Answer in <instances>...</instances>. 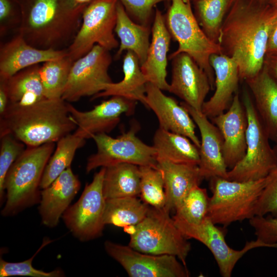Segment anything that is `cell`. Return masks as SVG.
I'll use <instances>...</instances> for the list:
<instances>
[{"mask_svg":"<svg viewBox=\"0 0 277 277\" xmlns=\"http://www.w3.org/2000/svg\"><path fill=\"white\" fill-rule=\"evenodd\" d=\"M151 41L146 59L141 66L146 80L162 90L169 91L166 80L167 53L171 36L167 27L165 15L156 8L151 28Z\"/></svg>","mask_w":277,"mask_h":277,"instance_id":"cell-23","label":"cell"},{"mask_svg":"<svg viewBox=\"0 0 277 277\" xmlns=\"http://www.w3.org/2000/svg\"><path fill=\"white\" fill-rule=\"evenodd\" d=\"M105 168L103 184L105 200L140 194L141 174L138 166L120 163Z\"/></svg>","mask_w":277,"mask_h":277,"instance_id":"cell-29","label":"cell"},{"mask_svg":"<svg viewBox=\"0 0 277 277\" xmlns=\"http://www.w3.org/2000/svg\"><path fill=\"white\" fill-rule=\"evenodd\" d=\"M269 3L273 6L277 7V0H269Z\"/></svg>","mask_w":277,"mask_h":277,"instance_id":"cell-47","label":"cell"},{"mask_svg":"<svg viewBox=\"0 0 277 277\" xmlns=\"http://www.w3.org/2000/svg\"><path fill=\"white\" fill-rule=\"evenodd\" d=\"M74 2L78 4H88L92 0H73Z\"/></svg>","mask_w":277,"mask_h":277,"instance_id":"cell-46","label":"cell"},{"mask_svg":"<svg viewBox=\"0 0 277 277\" xmlns=\"http://www.w3.org/2000/svg\"><path fill=\"white\" fill-rule=\"evenodd\" d=\"M124 77L117 83L107 84L104 90L92 96V100L106 96H118L140 102L146 107V86L148 83L142 71L137 56L128 51L123 63Z\"/></svg>","mask_w":277,"mask_h":277,"instance_id":"cell-26","label":"cell"},{"mask_svg":"<svg viewBox=\"0 0 277 277\" xmlns=\"http://www.w3.org/2000/svg\"><path fill=\"white\" fill-rule=\"evenodd\" d=\"M138 127L134 125L115 138L107 133L94 135L92 138L96 144V152L88 157L86 172L120 163L157 168L156 150L153 146L145 144L136 136Z\"/></svg>","mask_w":277,"mask_h":277,"instance_id":"cell-9","label":"cell"},{"mask_svg":"<svg viewBox=\"0 0 277 277\" xmlns=\"http://www.w3.org/2000/svg\"><path fill=\"white\" fill-rule=\"evenodd\" d=\"M253 228L256 239L277 248V217L271 215H255L249 220Z\"/></svg>","mask_w":277,"mask_h":277,"instance_id":"cell-40","label":"cell"},{"mask_svg":"<svg viewBox=\"0 0 277 277\" xmlns=\"http://www.w3.org/2000/svg\"><path fill=\"white\" fill-rule=\"evenodd\" d=\"M209 180L212 196L207 216L214 224L226 227L255 215V206L267 178L239 182L216 176Z\"/></svg>","mask_w":277,"mask_h":277,"instance_id":"cell-6","label":"cell"},{"mask_svg":"<svg viewBox=\"0 0 277 277\" xmlns=\"http://www.w3.org/2000/svg\"><path fill=\"white\" fill-rule=\"evenodd\" d=\"M40 66L39 64L30 66L5 79L8 104H30L46 98L39 75Z\"/></svg>","mask_w":277,"mask_h":277,"instance_id":"cell-30","label":"cell"},{"mask_svg":"<svg viewBox=\"0 0 277 277\" xmlns=\"http://www.w3.org/2000/svg\"><path fill=\"white\" fill-rule=\"evenodd\" d=\"M162 91L154 85L147 83L146 107L156 115L159 127L187 137L199 148L201 141L195 133V124L189 113Z\"/></svg>","mask_w":277,"mask_h":277,"instance_id":"cell-19","label":"cell"},{"mask_svg":"<svg viewBox=\"0 0 277 277\" xmlns=\"http://www.w3.org/2000/svg\"><path fill=\"white\" fill-rule=\"evenodd\" d=\"M234 0H198L195 3V17L205 34L218 44L224 18Z\"/></svg>","mask_w":277,"mask_h":277,"instance_id":"cell-33","label":"cell"},{"mask_svg":"<svg viewBox=\"0 0 277 277\" xmlns=\"http://www.w3.org/2000/svg\"><path fill=\"white\" fill-rule=\"evenodd\" d=\"M139 167L141 174L140 194L143 201L154 208H165L166 194L161 172L150 166Z\"/></svg>","mask_w":277,"mask_h":277,"instance_id":"cell-35","label":"cell"},{"mask_svg":"<svg viewBox=\"0 0 277 277\" xmlns=\"http://www.w3.org/2000/svg\"><path fill=\"white\" fill-rule=\"evenodd\" d=\"M9 103L8 90L5 79L0 78V115L5 112Z\"/></svg>","mask_w":277,"mask_h":277,"instance_id":"cell-44","label":"cell"},{"mask_svg":"<svg viewBox=\"0 0 277 277\" xmlns=\"http://www.w3.org/2000/svg\"><path fill=\"white\" fill-rule=\"evenodd\" d=\"M63 98H44L30 104H8L0 118V136L10 134L26 146L57 143L76 125Z\"/></svg>","mask_w":277,"mask_h":277,"instance_id":"cell-3","label":"cell"},{"mask_svg":"<svg viewBox=\"0 0 277 277\" xmlns=\"http://www.w3.org/2000/svg\"><path fill=\"white\" fill-rule=\"evenodd\" d=\"M264 64L277 82V55L265 56Z\"/></svg>","mask_w":277,"mask_h":277,"instance_id":"cell-45","label":"cell"},{"mask_svg":"<svg viewBox=\"0 0 277 277\" xmlns=\"http://www.w3.org/2000/svg\"><path fill=\"white\" fill-rule=\"evenodd\" d=\"M81 186L77 176L69 167L41 191L38 211L44 225L53 228L58 225Z\"/></svg>","mask_w":277,"mask_h":277,"instance_id":"cell-21","label":"cell"},{"mask_svg":"<svg viewBox=\"0 0 277 277\" xmlns=\"http://www.w3.org/2000/svg\"><path fill=\"white\" fill-rule=\"evenodd\" d=\"M181 104L188 111L201 134L199 167L204 179L227 177L228 170L223 156L224 140L218 128L202 112L184 102Z\"/></svg>","mask_w":277,"mask_h":277,"instance_id":"cell-18","label":"cell"},{"mask_svg":"<svg viewBox=\"0 0 277 277\" xmlns=\"http://www.w3.org/2000/svg\"><path fill=\"white\" fill-rule=\"evenodd\" d=\"M172 218L176 226L186 239L197 240L209 249L223 277H230L238 262L250 250L260 247L272 248L256 239L246 242L242 249L235 250L227 244L224 231L207 216L198 224L189 223L174 216Z\"/></svg>","mask_w":277,"mask_h":277,"instance_id":"cell-12","label":"cell"},{"mask_svg":"<svg viewBox=\"0 0 277 277\" xmlns=\"http://www.w3.org/2000/svg\"><path fill=\"white\" fill-rule=\"evenodd\" d=\"M95 45L86 55L75 61L62 98L75 102L85 96H93L112 82L108 74L112 62L109 52Z\"/></svg>","mask_w":277,"mask_h":277,"instance_id":"cell-13","label":"cell"},{"mask_svg":"<svg viewBox=\"0 0 277 277\" xmlns=\"http://www.w3.org/2000/svg\"><path fill=\"white\" fill-rule=\"evenodd\" d=\"M68 55L67 50L40 49L29 45L19 33L0 48V78L8 79L30 66Z\"/></svg>","mask_w":277,"mask_h":277,"instance_id":"cell-22","label":"cell"},{"mask_svg":"<svg viewBox=\"0 0 277 277\" xmlns=\"http://www.w3.org/2000/svg\"><path fill=\"white\" fill-rule=\"evenodd\" d=\"M277 55V19L273 24L268 38L266 56Z\"/></svg>","mask_w":277,"mask_h":277,"instance_id":"cell-42","label":"cell"},{"mask_svg":"<svg viewBox=\"0 0 277 277\" xmlns=\"http://www.w3.org/2000/svg\"><path fill=\"white\" fill-rule=\"evenodd\" d=\"M210 119L222 135L224 161L231 169L244 157L247 146V118L238 92L226 112Z\"/></svg>","mask_w":277,"mask_h":277,"instance_id":"cell-17","label":"cell"},{"mask_svg":"<svg viewBox=\"0 0 277 277\" xmlns=\"http://www.w3.org/2000/svg\"><path fill=\"white\" fill-rule=\"evenodd\" d=\"M86 140L74 132L61 138L57 142L44 171L40 188L48 187L64 170L69 167L77 149L84 146Z\"/></svg>","mask_w":277,"mask_h":277,"instance_id":"cell-32","label":"cell"},{"mask_svg":"<svg viewBox=\"0 0 277 277\" xmlns=\"http://www.w3.org/2000/svg\"><path fill=\"white\" fill-rule=\"evenodd\" d=\"M55 150V143L27 148L9 169L4 182V216L14 215L39 203L40 183L46 166Z\"/></svg>","mask_w":277,"mask_h":277,"instance_id":"cell-4","label":"cell"},{"mask_svg":"<svg viewBox=\"0 0 277 277\" xmlns=\"http://www.w3.org/2000/svg\"><path fill=\"white\" fill-rule=\"evenodd\" d=\"M114 32L120 39L115 54L117 58L124 51L133 52L138 57L141 66L145 62L150 46V26L135 22L127 14L118 1L116 8V21Z\"/></svg>","mask_w":277,"mask_h":277,"instance_id":"cell-27","label":"cell"},{"mask_svg":"<svg viewBox=\"0 0 277 277\" xmlns=\"http://www.w3.org/2000/svg\"><path fill=\"white\" fill-rule=\"evenodd\" d=\"M107 254L120 263L130 277H188L187 267L173 255L142 253L125 246L106 241Z\"/></svg>","mask_w":277,"mask_h":277,"instance_id":"cell-14","label":"cell"},{"mask_svg":"<svg viewBox=\"0 0 277 277\" xmlns=\"http://www.w3.org/2000/svg\"><path fill=\"white\" fill-rule=\"evenodd\" d=\"M12 6L10 0H0L1 28L7 23L12 16Z\"/></svg>","mask_w":277,"mask_h":277,"instance_id":"cell-43","label":"cell"},{"mask_svg":"<svg viewBox=\"0 0 277 277\" xmlns=\"http://www.w3.org/2000/svg\"><path fill=\"white\" fill-rule=\"evenodd\" d=\"M74 62L67 55L41 65L39 75L46 98H62Z\"/></svg>","mask_w":277,"mask_h":277,"instance_id":"cell-34","label":"cell"},{"mask_svg":"<svg viewBox=\"0 0 277 277\" xmlns=\"http://www.w3.org/2000/svg\"><path fill=\"white\" fill-rule=\"evenodd\" d=\"M169 59L171 60L172 76L168 91L202 112L206 97L212 89L207 73L186 53H179Z\"/></svg>","mask_w":277,"mask_h":277,"instance_id":"cell-16","label":"cell"},{"mask_svg":"<svg viewBox=\"0 0 277 277\" xmlns=\"http://www.w3.org/2000/svg\"><path fill=\"white\" fill-rule=\"evenodd\" d=\"M242 100L247 118L246 153L228 171L227 179L255 181L266 177L277 167V159L247 86L243 88Z\"/></svg>","mask_w":277,"mask_h":277,"instance_id":"cell-7","label":"cell"},{"mask_svg":"<svg viewBox=\"0 0 277 277\" xmlns=\"http://www.w3.org/2000/svg\"><path fill=\"white\" fill-rule=\"evenodd\" d=\"M260 2H263V3H268L269 0H258Z\"/></svg>","mask_w":277,"mask_h":277,"instance_id":"cell-49","label":"cell"},{"mask_svg":"<svg viewBox=\"0 0 277 277\" xmlns=\"http://www.w3.org/2000/svg\"><path fill=\"white\" fill-rule=\"evenodd\" d=\"M210 63L214 73L215 91L210 99L204 102L202 112L211 118L228 109L238 92L241 80L238 65L228 56L213 54L210 57Z\"/></svg>","mask_w":277,"mask_h":277,"instance_id":"cell-20","label":"cell"},{"mask_svg":"<svg viewBox=\"0 0 277 277\" xmlns=\"http://www.w3.org/2000/svg\"><path fill=\"white\" fill-rule=\"evenodd\" d=\"M275 143H276V144L273 147V148L274 151L275 152V155H276V159H277V142H275Z\"/></svg>","mask_w":277,"mask_h":277,"instance_id":"cell-48","label":"cell"},{"mask_svg":"<svg viewBox=\"0 0 277 277\" xmlns=\"http://www.w3.org/2000/svg\"><path fill=\"white\" fill-rule=\"evenodd\" d=\"M277 7L258 0H234L223 22L218 41L221 53L233 59L241 81L262 69Z\"/></svg>","mask_w":277,"mask_h":277,"instance_id":"cell-1","label":"cell"},{"mask_svg":"<svg viewBox=\"0 0 277 277\" xmlns=\"http://www.w3.org/2000/svg\"><path fill=\"white\" fill-rule=\"evenodd\" d=\"M137 102L113 96L110 99L87 111H80L68 102V110L77 127L74 133L86 139L100 133L110 132L120 121L124 114H134Z\"/></svg>","mask_w":277,"mask_h":277,"instance_id":"cell-15","label":"cell"},{"mask_svg":"<svg viewBox=\"0 0 277 277\" xmlns=\"http://www.w3.org/2000/svg\"><path fill=\"white\" fill-rule=\"evenodd\" d=\"M51 242L47 239H44L42 245L31 258L20 262H8L0 259V276H26L31 277H63L65 276L64 271L60 269H56L50 272H46L34 268L32 261L36 255L45 246Z\"/></svg>","mask_w":277,"mask_h":277,"instance_id":"cell-37","label":"cell"},{"mask_svg":"<svg viewBox=\"0 0 277 277\" xmlns=\"http://www.w3.org/2000/svg\"><path fill=\"white\" fill-rule=\"evenodd\" d=\"M157 168L161 172L164 183L165 209L169 212L175 210L189 191L204 180L198 165L159 160Z\"/></svg>","mask_w":277,"mask_h":277,"instance_id":"cell-24","label":"cell"},{"mask_svg":"<svg viewBox=\"0 0 277 277\" xmlns=\"http://www.w3.org/2000/svg\"><path fill=\"white\" fill-rule=\"evenodd\" d=\"M149 207L136 196L106 200L103 216L104 224L118 227L135 226L146 216Z\"/></svg>","mask_w":277,"mask_h":277,"instance_id":"cell-31","label":"cell"},{"mask_svg":"<svg viewBox=\"0 0 277 277\" xmlns=\"http://www.w3.org/2000/svg\"><path fill=\"white\" fill-rule=\"evenodd\" d=\"M209 197L207 190L197 185L193 187L175 209V217L198 224L207 215Z\"/></svg>","mask_w":277,"mask_h":277,"instance_id":"cell-36","label":"cell"},{"mask_svg":"<svg viewBox=\"0 0 277 277\" xmlns=\"http://www.w3.org/2000/svg\"><path fill=\"white\" fill-rule=\"evenodd\" d=\"M0 199L3 201L4 182L11 165L26 149L24 143L13 135L7 134L0 136Z\"/></svg>","mask_w":277,"mask_h":277,"instance_id":"cell-38","label":"cell"},{"mask_svg":"<svg viewBox=\"0 0 277 277\" xmlns=\"http://www.w3.org/2000/svg\"><path fill=\"white\" fill-rule=\"evenodd\" d=\"M253 97L269 140L277 142V82L264 64L254 77L244 81Z\"/></svg>","mask_w":277,"mask_h":277,"instance_id":"cell-25","label":"cell"},{"mask_svg":"<svg viewBox=\"0 0 277 277\" xmlns=\"http://www.w3.org/2000/svg\"><path fill=\"white\" fill-rule=\"evenodd\" d=\"M118 0H92L86 5L80 30L67 49L75 61L88 53L95 45L108 51L119 47L113 31Z\"/></svg>","mask_w":277,"mask_h":277,"instance_id":"cell-10","label":"cell"},{"mask_svg":"<svg viewBox=\"0 0 277 277\" xmlns=\"http://www.w3.org/2000/svg\"><path fill=\"white\" fill-rule=\"evenodd\" d=\"M14 1V2H15L16 3H17V2L18 0H13Z\"/></svg>","mask_w":277,"mask_h":277,"instance_id":"cell-50","label":"cell"},{"mask_svg":"<svg viewBox=\"0 0 277 277\" xmlns=\"http://www.w3.org/2000/svg\"><path fill=\"white\" fill-rule=\"evenodd\" d=\"M169 212L149 207L145 218L130 233L129 246L139 252L153 255H173L186 267L191 244L174 224Z\"/></svg>","mask_w":277,"mask_h":277,"instance_id":"cell-8","label":"cell"},{"mask_svg":"<svg viewBox=\"0 0 277 277\" xmlns=\"http://www.w3.org/2000/svg\"><path fill=\"white\" fill-rule=\"evenodd\" d=\"M18 33L40 49H67L80 29L88 4L73 0H18Z\"/></svg>","mask_w":277,"mask_h":277,"instance_id":"cell-2","label":"cell"},{"mask_svg":"<svg viewBox=\"0 0 277 277\" xmlns=\"http://www.w3.org/2000/svg\"><path fill=\"white\" fill-rule=\"evenodd\" d=\"M153 140L157 160L199 165V148L187 137L159 127Z\"/></svg>","mask_w":277,"mask_h":277,"instance_id":"cell-28","label":"cell"},{"mask_svg":"<svg viewBox=\"0 0 277 277\" xmlns=\"http://www.w3.org/2000/svg\"><path fill=\"white\" fill-rule=\"evenodd\" d=\"M129 16L136 23L150 26L153 7L158 3L171 0H118Z\"/></svg>","mask_w":277,"mask_h":277,"instance_id":"cell-41","label":"cell"},{"mask_svg":"<svg viewBox=\"0 0 277 277\" xmlns=\"http://www.w3.org/2000/svg\"><path fill=\"white\" fill-rule=\"evenodd\" d=\"M267 178V183L256 202L254 214L277 217V167Z\"/></svg>","mask_w":277,"mask_h":277,"instance_id":"cell-39","label":"cell"},{"mask_svg":"<svg viewBox=\"0 0 277 277\" xmlns=\"http://www.w3.org/2000/svg\"><path fill=\"white\" fill-rule=\"evenodd\" d=\"M105 167L86 184L78 200L70 205L62 216L66 227L81 242H87L101 236L105 226L103 216L106 200L103 191Z\"/></svg>","mask_w":277,"mask_h":277,"instance_id":"cell-11","label":"cell"},{"mask_svg":"<svg viewBox=\"0 0 277 277\" xmlns=\"http://www.w3.org/2000/svg\"><path fill=\"white\" fill-rule=\"evenodd\" d=\"M171 2L165 16V22L171 37L177 42L178 48L169 58L182 52L189 54L207 73L213 89L215 77L210 57L221 53L220 46L203 31L192 10L190 0Z\"/></svg>","mask_w":277,"mask_h":277,"instance_id":"cell-5","label":"cell"}]
</instances>
